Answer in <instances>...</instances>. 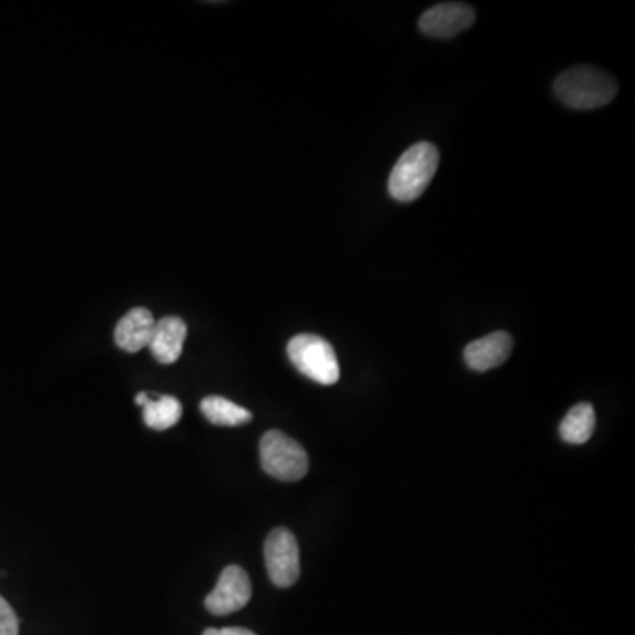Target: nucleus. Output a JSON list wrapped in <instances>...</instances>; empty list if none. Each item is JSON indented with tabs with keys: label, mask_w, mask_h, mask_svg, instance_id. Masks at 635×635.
I'll return each mask as SVG.
<instances>
[{
	"label": "nucleus",
	"mask_w": 635,
	"mask_h": 635,
	"mask_svg": "<svg viewBox=\"0 0 635 635\" xmlns=\"http://www.w3.org/2000/svg\"><path fill=\"white\" fill-rule=\"evenodd\" d=\"M199 410L208 422L214 423V426H226V428L244 426V423L252 422L253 419L252 411L238 407L228 399L219 398V396L205 398L204 401L199 402Z\"/></svg>",
	"instance_id": "nucleus-12"
},
{
	"label": "nucleus",
	"mask_w": 635,
	"mask_h": 635,
	"mask_svg": "<svg viewBox=\"0 0 635 635\" xmlns=\"http://www.w3.org/2000/svg\"><path fill=\"white\" fill-rule=\"evenodd\" d=\"M512 348H514V339L500 330V332L489 334L485 338L470 342L464 350V360H467L468 368L473 371H489L505 363L512 354Z\"/></svg>",
	"instance_id": "nucleus-8"
},
{
	"label": "nucleus",
	"mask_w": 635,
	"mask_h": 635,
	"mask_svg": "<svg viewBox=\"0 0 635 635\" xmlns=\"http://www.w3.org/2000/svg\"><path fill=\"white\" fill-rule=\"evenodd\" d=\"M288 357L298 372L320 385L338 383L341 377L332 345L316 334H298L288 342Z\"/></svg>",
	"instance_id": "nucleus-3"
},
{
	"label": "nucleus",
	"mask_w": 635,
	"mask_h": 635,
	"mask_svg": "<svg viewBox=\"0 0 635 635\" xmlns=\"http://www.w3.org/2000/svg\"><path fill=\"white\" fill-rule=\"evenodd\" d=\"M554 94L569 109H602L618 94V82L592 65H577L557 76Z\"/></svg>",
	"instance_id": "nucleus-1"
},
{
	"label": "nucleus",
	"mask_w": 635,
	"mask_h": 635,
	"mask_svg": "<svg viewBox=\"0 0 635 635\" xmlns=\"http://www.w3.org/2000/svg\"><path fill=\"white\" fill-rule=\"evenodd\" d=\"M186 338V321L178 316H165V318L156 320L148 348H151L157 362H177L181 359L182 350H184Z\"/></svg>",
	"instance_id": "nucleus-9"
},
{
	"label": "nucleus",
	"mask_w": 635,
	"mask_h": 635,
	"mask_svg": "<svg viewBox=\"0 0 635 635\" xmlns=\"http://www.w3.org/2000/svg\"><path fill=\"white\" fill-rule=\"evenodd\" d=\"M156 325V318L145 307H134L130 313L122 316L115 327V342L119 348L130 354L148 348L152 330Z\"/></svg>",
	"instance_id": "nucleus-10"
},
{
	"label": "nucleus",
	"mask_w": 635,
	"mask_h": 635,
	"mask_svg": "<svg viewBox=\"0 0 635 635\" xmlns=\"http://www.w3.org/2000/svg\"><path fill=\"white\" fill-rule=\"evenodd\" d=\"M134 401H136V404H140V407H143V404L148 401V396L145 392H140Z\"/></svg>",
	"instance_id": "nucleus-16"
},
{
	"label": "nucleus",
	"mask_w": 635,
	"mask_h": 635,
	"mask_svg": "<svg viewBox=\"0 0 635 635\" xmlns=\"http://www.w3.org/2000/svg\"><path fill=\"white\" fill-rule=\"evenodd\" d=\"M259 461L267 475L283 482L306 477L309 458L304 447L283 431H267L259 441Z\"/></svg>",
	"instance_id": "nucleus-4"
},
{
	"label": "nucleus",
	"mask_w": 635,
	"mask_h": 635,
	"mask_svg": "<svg viewBox=\"0 0 635 635\" xmlns=\"http://www.w3.org/2000/svg\"><path fill=\"white\" fill-rule=\"evenodd\" d=\"M596 417L590 402H581L569 410L562 426H560V437L571 445H583L592 438L595 431Z\"/></svg>",
	"instance_id": "nucleus-11"
},
{
	"label": "nucleus",
	"mask_w": 635,
	"mask_h": 635,
	"mask_svg": "<svg viewBox=\"0 0 635 635\" xmlns=\"http://www.w3.org/2000/svg\"><path fill=\"white\" fill-rule=\"evenodd\" d=\"M265 565L277 588H290L300 575V551L294 533L276 528L265 541Z\"/></svg>",
	"instance_id": "nucleus-5"
},
{
	"label": "nucleus",
	"mask_w": 635,
	"mask_h": 635,
	"mask_svg": "<svg viewBox=\"0 0 635 635\" xmlns=\"http://www.w3.org/2000/svg\"><path fill=\"white\" fill-rule=\"evenodd\" d=\"M204 635H256L253 631L240 627L207 628Z\"/></svg>",
	"instance_id": "nucleus-15"
},
{
	"label": "nucleus",
	"mask_w": 635,
	"mask_h": 635,
	"mask_svg": "<svg viewBox=\"0 0 635 635\" xmlns=\"http://www.w3.org/2000/svg\"><path fill=\"white\" fill-rule=\"evenodd\" d=\"M252 581L247 572L243 566L229 565L221 574L216 588L205 598V607L216 616L237 613L252 601Z\"/></svg>",
	"instance_id": "nucleus-6"
},
{
	"label": "nucleus",
	"mask_w": 635,
	"mask_h": 635,
	"mask_svg": "<svg viewBox=\"0 0 635 635\" xmlns=\"http://www.w3.org/2000/svg\"><path fill=\"white\" fill-rule=\"evenodd\" d=\"M182 417V404L173 396H161L156 401L148 399L143 404V422L154 431H166L177 426Z\"/></svg>",
	"instance_id": "nucleus-13"
},
{
	"label": "nucleus",
	"mask_w": 635,
	"mask_h": 635,
	"mask_svg": "<svg viewBox=\"0 0 635 635\" xmlns=\"http://www.w3.org/2000/svg\"><path fill=\"white\" fill-rule=\"evenodd\" d=\"M18 628L20 623L17 613L4 596H0V635H18Z\"/></svg>",
	"instance_id": "nucleus-14"
},
{
	"label": "nucleus",
	"mask_w": 635,
	"mask_h": 635,
	"mask_svg": "<svg viewBox=\"0 0 635 635\" xmlns=\"http://www.w3.org/2000/svg\"><path fill=\"white\" fill-rule=\"evenodd\" d=\"M440 165V152L429 142L411 145L392 168L389 177V193L401 204H410L428 190Z\"/></svg>",
	"instance_id": "nucleus-2"
},
{
	"label": "nucleus",
	"mask_w": 635,
	"mask_h": 635,
	"mask_svg": "<svg viewBox=\"0 0 635 635\" xmlns=\"http://www.w3.org/2000/svg\"><path fill=\"white\" fill-rule=\"evenodd\" d=\"M475 23V9L463 2L432 6L420 17V31L438 40H449Z\"/></svg>",
	"instance_id": "nucleus-7"
}]
</instances>
